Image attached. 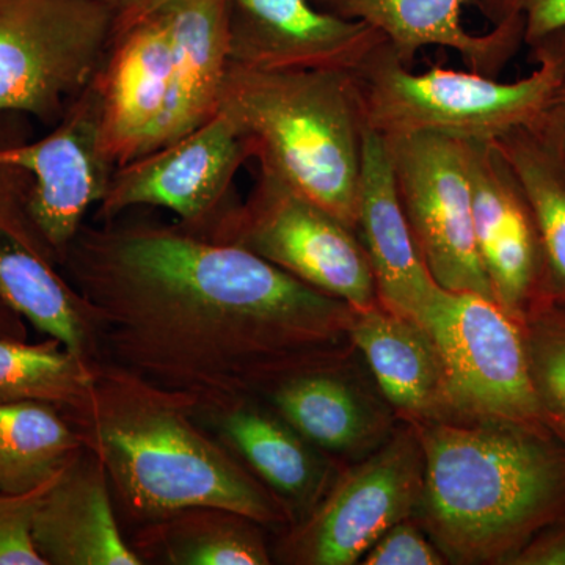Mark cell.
<instances>
[{"instance_id": "cell-18", "label": "cell", "mask_w": 565, "mask_h": 565, "mask_svg": "<svg viewBox=\"0 0 565 565\" xmlns=\"http://www.w3.org/2000/svg\"><path fill=\"white\" fill-rule=\"evenodd\" d=\"M32 535L46 565H143L118 520L106 468L87 446L41 497Z\"/></svg>"}, {"instance_id": "cell-20", "label": "cell", "mask_w": 565, "mask_h": 565, "mask_svg": "<svg viewBox=\"0 0 565 565\" xmlns=\"http://www.w3.org/2000/svg\"><path fill=\"white\" fill-rule=\"evenodd\" d=\"M172 71V31L166 11L114 40L99 76L103 151L114 169L140 158L161 118Z\"/></svg>"}, {"instance_id": "cell-16", "label": "cell", "mask_w": 565, "mask_h": 565, "mask_svg": "<svg viewBox=\"0 0 565 565\" xmlns=\"http://www.w3.org/2000/svg\"><path fill=\"white\" fill-rule=\"evenodd\" d=\"M351 359L352 352L291 375L264 399L305 440L340 465L370 456L399 422L377 386L356 373Z\"/></svg>"}, {"instance_id": "cell-12", "label": "cell", "mask_w": 565, "mask_h": 565, "mask_svg": "<svg viewBox=\"0 0 565 565\" xmlns=\"http://www.w3.org/2000/svg\"><path fill=\"white\" fill-rule=\"evenodd\" d=\"M2 125L0 114V161L31 174L33 217L62 266L88 211L103 202L115 170L103 151L99 77L41 139L28 140L20 129Z\"/></svg>"}, {"instance_id": "cell-27", "label": "cell", "mask_w": 565, "mask_h": 565, "mask_svg": "<svg viewBox=\"0 0 565 565\" xmlns=\"http://www.w3.org/2000/svg\"><path fill=\"white\" fill-rule=\"evenodd\" d=\"M92 377V360L54 338L39 344L0 338V404L44 403L68 412L82 403Z\"/></svg>"}, {"instance_id": "cell-13", "label": "cell", "mask_w": 565, "mask_h": 565, "mask_svg": "<svg viewBox=\"0 0 565 565\" xmlns=\"http://www.w3.org/2000/svg\"><path fill=\"white\" fill-rule=\"evenodd\" d=\"M230 65L353 74L386 39L311 0H228Z\"/></svg>"}, {"instance_id": "cell-33", "label": "cell", "mask_w": 565, "mask_h": 565, "mask_svg": "<svg viewBox=\"0 0 565 565\" xmlns=\"http://www.w3.org/2000/svg\"><path fill=\"white\" fill-rule=\"evenodd\" d=\"M508 565H565V523L535 534Z\"/></svg>"}, {"instance_id": "cell-35", "label": "cell", "mask_w": 565, "mask_h": 565, "mask_svg": "<svg viewBox=\"0 0 565 565\" xmlns=\"http://www.w3.org/2000/svg\"><path fill=\"white\" fill-rule=\"evenodd\" d=\"M0 338L28 341V322L0 296Z\"/></svg>"}, {"instance_id": "cell-26", "label": "cell", "mask_w": 565, "mask_h": 565, "mask_svg": "<svg viewBox=\"0 0 565 565\" xmlns=\"http://www.w3.org/2000/svg\"><path fill=\"white\" fill-rule=\"evenodd\" d=\"M82 446L54 405L0 404V493H28L46 486Z\"/></svg>"}, {"instance_id": "cell-19", "label": "cell", "mask_w": 565, "mask_h": 565, "mask_svg": "<svg viewBox=\"0 0 565 565\" xmlns=\"http://www.w3.org/2000/svg\"><path fill=\"white\" fill-rule=\"evenodd\" d=\"M318 9L377 29L399 61L412 66L424 47L456 51L473 73L498 79L525 44V22L509 20L487 33L462 22L468 0H311Z\"/></svg>"}, {"instance_id": "cell-8", "label": "cell", "mask_w": 565, "mask_h": 565, "mask_svg": "<svg viewBox=\"0 0 565 565\" xmlns=\"http://www.w3.org/2000/svg\"><path fill=\"white\" fill-rule=\"evenodd\" d=\"M419 326L440 353L457 422L515 423L552 433L535 394L522 322L497 300L440 288Z\"/></svg>"}, {"instance_id": "cell-23", "label": "cell", "mask_w": 565, "mask_h": 565, "mask_svg": "<svg viewBox=\"0 0 565 565\" xmlns=\"http://www.w3.org/2000/svg\"><path fill=\"white\" fill-rule=\"evenodd\" d=\"M210 422L223 444L288 508L294 525L313 511L343 467L263 401L237 405Z\"/></svg>"}, {"instance_id": "cell-29", "label": "cell", "mask_w": 565, "mask_h": 565, "mask_svg": "<svg viewBox=\"0 0 565 565\" xmlns=\"http://www.w3.org/2000/svg\"><path fill=\"white\" fill-rule=\"evenodd\" d=\"M51 482L28 493H0V565H46L32 533L41 497Z\"/></svg>"}, {"instance_id": "cell-25", "label": "cell", "mask_w": 565, "mask_h": 565, "mask_svg": "<svg viewBox=\"0 0 565 565\" xmlns=\"http://www.w3.org/2000/svg\"><path fill=\"white\" fill-rule=\"evenodd\" d=\"M525 192L544 253L542 297L565 308V156L531 126L493 141Z\"/></svg>"}, {"instance_id": "cell-31", "label": "cell", "mask_w": 565, "mask_h": 565, "mask_svg": "<svg viewBox=\"0 0 565 565\" xmlns=\"http://www.w3.org/2000/svg\"><path fill=\"white\" fill-rule=\"evenodd\" d=\"M363 565H445L449 564L441 550L424 534L414 519L403 520L388 531L360 561Z\"/></svg>"}, {"instance_id": "cell-34", "label": "cell", "mask_w": 565, "mask_h": 565, "mask_svg": "<svg viewBox=\"0 0 565 565\" xmlns=\"http://www.w3.org/2000/svg\"><path fill=\"white\" fill-rule=\"evenodd\" d=\"M115 17V39L128 32L134 25L158 13L173 0H107Z\"/></svg>"}, {"instance_id": "cell-2", "label": "cell", "mask_w": 565, "mask_h": 565, "mask_svg": "<svg viewBox=\"0 0 565 565\" xmlns=\"http://www.w3.org/2000/svg\"><path fill=\"white\" fill-rule=\"evenodd\" d=\"M92 371L82 403L62 415L106 468L122 530L195 505L228 509L266 530L294 525L288 508L203 429L192 405L111 364L92 360Z\"/></svg>"}, {"instance_id": "cell-4", "label": "cell", "mask_w": 565, "mask_h": 565, "mask_svg": "<svg viewBox=\"0 0 565 565\" xmlns=\"http://www.w3.org/2000/svg\"><path fill=\"white\" fill-rule=\"evenodd\" d=\"M221 110L250 141L259 169L355 232L366 125L352 74L230 65Z\"/></svg>"}, {"instance_id": "cell-9", "label": "cell", "mask_w": 565, "mask_h": 565, "mask_svg": "<svg viewBox=\"0 0 565 565\" xmlns=\"http://www.w3.org/2000/svg\"><path fill=\"white\" fill-rule=\"evenodd\" d=\"M423 487L422 440L403 423L370 456L341 467L313 511L285 531L277 557L286 564H360L390 527L414 519Z\"/></svg>"}, {"instance_id": "cell-32", "label": "cell", "mask_w": 565, "mask_h": 565, "mask_svg": "<svg viewBox=\"0 0 565 565\" xmlns=\"http://www.w3.org/2000/svg\"><path fill=\"white\" fill-rule=\"evenodd\" d=\"M492 25L525 22V44L565 28V0H468Z\"/></svg>"}, {"instance_id": "cell-14", "label": "cell", "mask_w": 565, "mask_h": 565, "mask_svg": "<svg viewBox=\"0 0 565 565\" xmlns=\"http://www.w3.org/2000/svg\"><path fill=\"white\" fill-rule=\"evenodd\" d=\"M31 196L28 170L0 161V296L35 330L90 360L84 303L33 217Z\"/></svg>"}, {"instance_id": "cell-5", "label": "cell", "mask_w": 565, "mask_h": 565, "mask_svg": "<svg viewBox=\"0 0 565 565\" xmlns=\"http://www.w3.org/2000/svg\"><path fill=\"white\" fill-rule=\"evenodd\" d=\"M515 82L441 66L414 73L388 41L352 74L367 131L384 137L438 134L494 141L533 126L545 110L555 74L545 63Z\"/></svg>"}, {"instance_id": "cell-10", "label": "cell", "mask_w": 565, "mask_h": 565, "mask_svg": "<svg viewBox=\"0 0 565 565\" xmlns=\"http://www.w3.org/2000/svg\"><path fill=\"white\" fill-rule=\"evenodd\" d=\"M385 139L397 195L435 282L497 300L476 244L467 141L438 134Z\"/></svg>"}, {"instance_id": "cell-17", "label": "cell", "mask_w": 565, "mask_h": 565, "mask_svg": "<svg viewBox=\"0 0 565 565\" xmlns=\"http://www.w3.org/2000/svg\"><path fill=\"white\" fill-rule=\"evenodd\" d=\"M355 234L362 243L377 291V302L422 323L440 286L424 263L397 195L388 143L364 132Z\"/></svg>"}, {"instance_id": "cell-7", "label": "cell", "mask_w": 565, "mask_h": 565, "mask_svg": "<svg viewBox=\"0 0 565 565\" xmlns=\"http://www.w3.org/2000/svg\"><path fill=\"white\" fill-rule=\"evenodd\" d=\"M195 234L255 253L356 310L379 303L355 232L266 170L258 169L244 202H233Z\"/></svg>"}, {"instance_id": "cell-30", "label": "cell", "mask_w": 565, "mask_h": 565, "mask_svg": "<svg viewBox=\"0 0 565 565\" xmlns=\"http://www.w3.org/2000/svg\"><path fill=\"white\" fill-rule=\"evenodd\" d=\"M527 46L531 50V61L545 63L555 74L550 102L531 128L552 141L565 156V28L546 33Z\"/></svg>"}, {"instance_id": "cell-15", "label": "cell", "mask_w": 565, "mask_h": 565, "mask_svg": "<svg viewBox=\"0 0 565 565\" xmlns=\"http://www.w3.org/2000/svg\"><path fill=\"white\" fill-rule=\"evenodd\" d=\"M476 244L494 299L522 322L544 288V253L522 185L493 141H467Z\"/></svg>"}, {"instance_id": "cell-6", "label": "cell", "mask_w": 565, "mask_h": 565, "mask_svg": "<svg viewBox=\"0 0 565 565\" xmlns=\"http://www.w3.org/2000/svg\"><path fill=\"white\" fill-rule=\"evenodd\" d=\"M114 36L107 0H0V114L57 125L98 79Z\"/></svg>"}, {"instance_id": "cell-28", "label": "cell", "mask_w": 565, "mask_h": 565, "mask_svg": "<svg viewBox=\"0 0 565 565\" xmlns=\"http://www.w3.org/2000/svg\"><path fill=\"white\" fill-rule=\"evenodd\" d=\"M522 327L545 422L565 444V308L541 297L523 315Z\"/></svg>"}, {"instance_id": "cell-22", "label": "cell", "mask_w": 565, "mask_h": 565, "mask_svg": "<svg viewBox=\"0 0 565 565\" xmlns=\"http://www.w3.org/2000/svg\"><path fill=\"white\" fill-rule=\"evenodd\" d=\"M162 10L172 31L169 95L141 156L214 118L230 70L228 0H173Z\"/></svg>"}, {"instance_id": "cell-1", "label": "cell", "mask_w": 565, "mask_h": 565, "mask_svg": "<svg viewBox=\"0 0 565 565\" xmlns=\"http://www.w3.org/2000/svg\"><path fill=\"white\" fill-rule=\"evenodd\" d=\"M62 273L79 294L92 360L211 419L353 352L355 308L237 245L182 226H82Z\"/></svg>"}, {"instance_id": "cell-11", "label": "cell", "mask_w": 565, "mask_h": 565, "mask_svg": "<svg viewBox=\"0 0 565 565\" xmlns=\"http://www.w3.org/2000/svg\"><path fill=\"white\" fill-rule=\"evenodd\" d=\"M250 158V141L221 110L180 140L115 169L96 215L111 222L131 207H163L182 228L200 233L233 203L234 178Z\"/></svg>"}, {"instance_id": "cell-24", "label": "cell", "mask_w": 565, "mask_h": 565, "mask_svg": "<svg viewBox=\"0 0 565 565\" xmlns=\"http://www.w3.org/2000/svg\"><path fill=\"white\" fill-rule=\"evenodd\" d=\"M266 527L228 509L195 505L126 534L143 564L269 565Z\"/></svg>"}, {"instance_id": "cell-21", "label": "cell", "mask_w": 565, "mask_h": 565, "mask_svg": "<svg viewBox=\"0 0 565 565\" xmlns=\"http://www.w3.org/2000/svg\"><path fill=\"white\" fill-rule=\"evenodd\" d=\"M349 334L399 422H457L440 353L423 326L375 303L355 308Z\"/></svg>"}, {"instance_id": "cell-3", "label": "cell", "mask_w": 565, "mask_h": 565, "mask_svg": "<svg viewBox=\"0 0 565 565\" xmlns=\"http://www.w3.org/2000/svg\"><path fill=\"white\" fill-rule=\"evenodd\" d=\"M424 451L415 522L452 564H504L565 523V444L523 424L414 426Z\"/></svg>"}]
</instances>
